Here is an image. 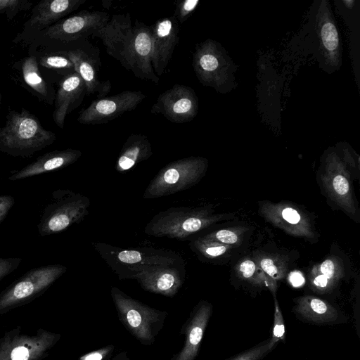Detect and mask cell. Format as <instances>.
I'll return each instance as SVG.
<instances>
[{"instance_id":"obj_1","label":"cell","mask_w":360,"mask_h":360,"mask_svg":"<svg viewBox=\"0 0 360 360\" xmlns=\"http://www.w3.org/2000/svg\"><path fill=\"white\" fill-rule=\"evenodd\" d=\"M56 134L44 129L38 118L26 110L11 111L0 128V151L13 156L30 157L52 144Z\"/></svg>"},{"instance_id":"obj_2","label":"cell","mask_w":360,"mask_h":360,"mask_svg":"<svg viewBox=\"0 0 360 360\" xmlns=\"http://www.w3.org/2000/svg\"><path fill=\"white\" fill-rule=\"evenodd\" d=\"M111 297L119 320L142 345H153L162 330L167 313L152 308L112 287Z\"/></svg>"},{"instance_id":"obj_3","label":"cell","mask_w":360,"mask_h":360,"mask_svg":"<svg viewBox=\"0 0 360 360\" xmlns=\"http://www.w3.org/2000/svg\"><path fill=\"white\" fill-rule=\"evenodd\" d=\"M90 200L70 190L58 189L52 193L37 225L41 236L58 233L80 222L89 213Z\"/></svg>"},{"instance_id":"obj_4","label":"cell","mask_w":360,"mask_h":360,"mask_svg":"<svg viewBox=\"0 0 360 360\" xmlns=\"http://www.w3.org/2000/svg\"><path fill=\"white\" fill-rule=\"evenodd\" d=\"M206 166V160L199 157L185 158L167 164L150 181L143 198H158L189 188L200 180Z\"/></svg>"},{"instance_id":"obj_5","label":"cell","mask_w":360,"mask_h":360,"mask_svg":"<svg viewBox=\"0 0 360 360\" xmlns=\"http://www.w3.org/2000/svg\"><path fill=\"white\" fill-rule=\"evenodd\" d=\"M210 222L202 211L186 207H170L155 215L144 232L155 237L185 240Z\"/></svg>"},{"instance_id":"obj_6","label":"cell","mask_w":360,"mask_h":360,"mask_svg":"<svg viewBox=\"0 0 360 360\" xmlns=\"http://www.w3.org/2000/svg\"><path fill=\"white\" fill-rule=\"evenodd\" d=\"M67 271L61 264L37 267L26 272L0 293V312L28 301L52 285Z\"/></svg>"},{"instance_id":"obj_7","label":"cell","mask_w":360,"mask_h":360,"mask_svg":"<svg viewBox=\"0 0 360 360\" xmlns=\"http://www.w3.org/2000/svg\"><path fill=\"white\" fill-rule=\"evenodd\" d=\"M102 258L118 276L129 268L145 265H183L182 259L171 251L147 248L123 249L94 243Z\"/></svg>"},{"instance_id":"obj_8","label":"cell","mask_w":360,"mask_h":360,"mask_svg":"<svg viewBox=\"0 0 360 360\" xmlns=\"http://www.w3.org/2000/svg\"><path fill=\"white\" fill-rule=\"evenodd\" d=\"M120 279H135L141 287L150 292L172 297L184 283L183 265H145L129 268Z\"/></svg>"},{"instance_id":"obj_9","label":"cell","mask_w":360,"mask_h":360,"mask_svg":"<svg viewBox=\"0 0 360 360\" xmlns=\"http://www.w3.org/2000/svg\"><path fill=\"white\" fill-rule=\"evenodd\" d=\"M60 337L43 329L32 335L9 333L0 341V360H39Z\"/></svg>"},{"instance_id":"obj_10","label":"cell","mask_w":360,"mask_h":360,"mask_svg":"<svg viewBox=\"0 0 360 360\" xmlns=\"http://www.w3.org/2000/svg\"><path fill=\"white\" fill-rule=\"evenodd\" d=\"M145 98L146 95L140 91L125 90L115 95L94 100L80 112L77 121L86 125L108 122L134 110Z\"/></svg>"},{"instance_id":"obj_11","label":"cell","mask_w":360,"mask_h":360,"mask_svg":"<svg viewBox=\"0 0 360 360\" xmlns=\"http://www.w3.org/2000/svg\"><path fill=\"white\" fill-rule=\"evenodd\" d=\"M198 100L193 89L176 84L159 95L151 108V112L160 114L171 122L182 124L194 118Z\"/></svg>"},{"instance_id":"obj_12","label":"cell","mask_w":360,"mask_h":360,"mask_svg":"<svg viewBox=\"0 0 360 360\" xmlns=\"http://www.w3.org/2000/svg\"><path fill=\"white\" fill-rule=\"evenodd\" d=\"M124 68L138 78L158 84L153 68V39L151 27L136 22L128 48Z\"/></svg>"},{"instance_id":"obj_13","label":"cell","mask_w":360,"mask_h":360,"mask_svg":"<svg viewBox=\"0 0 360 360\" xmlns=\"http://www.w3.org/2000/svg\"><path fill=\"white\" fill-rule=\"evenodd\" d=\"M109 20L110 16L105 12L84 10L58 21L41 32L51 40L71 41L92 34Z\"/></svg>"},{"instance_id":"obj_14","label":"cell","mask_w":360,"mask_h":360,"mask_svg":"<svg viewBox=\"0 0 360 360\" xmlns=\"http://www.w3.org/2000/svg\"><path fill=\"white\" fill-rule=\"evenodd\" d=\"M153 68L158 77L162 76L179 42V23L175 17L162 18L151 26Z\"/></svg>"},{"instance_id":"obj_15","label":"cell","mask_w":360,"mask_h":360,"mask_svg":"<svg viewBox=\"0 0 360 360\" xmlns=\"http://www.w3.org/2000/svg\"><path fill=\"white\" fill-rule=\"evenodd\" d=\"M92 35L99 38L108 55L120 61L124 67L133 35L129 13L112 15L104 26L96 30Z\"/></svg>"},{"instance_id":"obj_16","label":"cell","mask_w":360,"mask_h":360,"mask_svg":"<svg viewBox=\"0 0 360 360\" xmlns=\"http://www.w3.org/2000/svg\"><path fill=\"white\" fill-rule=\"evenodd\" d=\"M212 314L210 303L202 300L197 304L181 328V333L185 335L184 345L171 360H195Z\"/></svg>"},{"instance_id":"obj_17","label":"cell","mask_w":360,"mask_h":360,"mask_svg":"<svg viewBox=\"0 0 360 360\" xmlns=\"http://www.w3.org/2000/svg\"><path fill=\"white\" fill-rule=\"evenodd\" d=\"M86 94L85 84L77 72L65 75L60 80L53 112V121L58 127H64L66 116L82 103Z\"/></svg>"},{"instance_id":"obj_18","label":"cell","mask_w":360,"mask_h":360,"mask_svg":"<svg viewBox=\"0 0 360 360\" xmlns=\"http://www.w3.org/2000/svg\"><path fill=\"white\" fill-rule=\"evenodd\" d=\"M86 0H44L35 5L30 19L25 24V30L39 33L77 9Z\"/></svg>"},{"instance_id":"obj_19","label":"cell","mask_w":360,"mask_h":360,"mask_svg":"<svg viewBox=\"0 0 360 360\" xmlns=\"http://www.w3.org/2000/svg\"><path fill=\"white\" fill-rule=\"evenodd\" d=\"M82 155L79 150L68 148L53 150L37 158L8 177L11 181H17L38 174L64 168L75 162Z\"/></svg>"},{"instance_id":"obj_20","label":"cell","mask_w":360,"mask_h":360,"mask_svg":"<svg viewBox=\"0 0 360 360\" xmlns=\"http://www.w3.org/2000/svg\"><path fill=\"white\" fill-rule=\"evenodd\" d=\"M66 53L75 66V72L83 79L88 96L95 94L101 98L110 91V81L99 79L94 63L83 50L77 49Z\"/></svg>"},{"instance_id":"obj_21","label":"cell","mask_w":360,"mask_h":360,"mask_svg":"<svg viewBox=\"0 0 360 360\" xmlns=\"http://www.w3.org/2000/svg\"><path fill=\"white\" fill-rule=\"evenodd\" d=\"M294 313L304 321L316 324H331L340 318V312L327 302L315 297L297 299Z\"/></svg>"},{"instance_id":"obj_22","label":"cell","mask_w":360,"mask_h":360,"mask_svg":"<svg viewBox=\"0 0 360 360\" xmlns=\"http://www.w3.org/2000/svg\"><path fill=\"white\" fill-rule=\"evenodd\" d=\"M152 154V146L148 139L141 134H132L123 144L115 168L120 173L125 172L139 162L148 160Z\"/></svg>"},{"instance_id":"obj_23","label":"cell","mask_w":360,"mask_h":360,"mask_svg":"<svg viewBox=\"0 0 360 360\" xmlns=\"http://www.w3.org/2000/svg\"><path fill=\"white\" fill-rule=\"evenodd\" d=\"M21 70L26 84L38 96L51 103L53 97L50 92L48 84L40 74L36 58L34 56L25 58L22 62Z\"/></svg>"},{"instance_id":"obj_24","label":"cell","mask_w":360,"mask_h":360,"mask_svg":"<svg viewBox=\"0 0 360 360\" xmlns=\"http://www.w3.org/2000/svg\"><path fill=\"white\" fill-rule=\"evenodd\" d=\"M38 64L46 68L67 73V75L75 72V66L66 52L64 54L50 53L42 56Z\"/></svg>"},{"instance_id":"obj_25","label":"cell","mask_w":360,"mask_h":360,"mask_svg":"<svg viewBox=\"0 0 360 360\" xmlns=\"http://www.w3.org/2000/svg\"><path fill=\"white\" fill-rule=\"evenodd\" d=\"M32 4L27 0H0V15L13 19L20 12L30 8Z\"/></svg>"},{"instance_id":"obj_26","label":"cell","mask_w":360,"mask_h":360,"mask_svg":"<svg viewBox=\"0 0 360 360\" xmlns=\"http://www.w3.org/2000/svg\"><path fill=\"white\" fill-rule=\"evenodd\" d=\"M272 349L269 339L226 360H262Z\"/></svg>"},{"instance_id":"obj_27","label":"cell","mask_w":360,"mask_h":360,"mask_svg":"<svg viewBox=\"0 0 360 360\" xmlns=\"http://www.w3.org/2000/svg\"><path fill=\"white\" fill-rule=\"evenodd\" d=\"M274 325L272 335L269 339V345L271 349L280 341L285 339V324L283 316L277 300L274 303Z\"/></svg>"},{"instance_id":"obj_28","label":"cell","mask_w":360,"mask_h":360,"mask_svg":"<svg viewBox=\"0 0 360 360\" xmlns=\"http://www.w3.org/2000/svg\"><path fill=\"white\" fill-rule=\"evenodd\" d=\"M322 41L325 48L334 51L338 46V34L335 26L331 22L325 23L321 29Z\"/></svg>"},{"instance_id":"obj_29","label":"cell","mask_w":360,"mask_h":360,"mask_svg":"<svg viewBox=\"0 0 360 360\" xmlns=\"http://www.w3.org/2000/svg\"><path fill=\"white\" fill-rule=\"evenodd\" d=\"M198 3V0H184L179 1L176 4L174 15L178 22H184L189 15L194 11Z\"/></svg>"},{"instance_id":"obj_30","label":"cell","mask_w":360,"mask_h":360,"mask_svg":"<svg viewBox=\"0 0 360 360\" xmlns=\"http://www.w3.org/2000/svg\"><path fill=\"white\" fill-rule=\"evenodd\" d=\"M21 261L18 257H0V281L16 269Z\"/></svg>"},{"instance_id":"obj_31","label":"cell","mask_w":360,"mask_h":360,"mask_svg":"<svg viewBox=\"0 0 360 360\" xmlns=\"http://www.w3.org/2000/svg\"><path fill=\"white\" fill-rule=\"evenodd\" d=\"M114 349V345H108L84 354L79 360H106L111 356Z\"/></svg>"},{"instance_id":"obj_32","label":"cell","mask_w":360,"mask_h":360,"mask_svg":"<svg viewBox=\"0 0 360 360\" xmlns=\"http://www.w3.org/2000/svg\"><path fill=\"white\" fill-rule=\"evenodd\" d=\"M14 202V198L10 195H0V224L6 217Z\"/></svg>"},{"instance_id":"obj_33","label":"cell","mask_w":360,"mask_h":360,"mask_svg":"<svg viewBox=\"0 0 360 360\" xmlns=\"http://www.w3.org/2000/svg\"><path fill=\"white\" fill-rule=\"evenodd\" d=\"M213 236L216 240L225 244L231 245L238 241L237 235L233 231L226 229L217 231Z\"/></svg>"},{"instance_id":"obj_34","label":"cell","mask_w":360,"mask_h":360,"mask_svg":"<svg viewBox=\"0 0 360 360\" xmlns=\"http://www.w3.org/2000/svg\"><path fill=\"white\" fill-rule=\"evenodd\" d=\"M333 187L336 193L340 195H346L349 191L348 181L344 176H336L333 181Z\"/></svg>"},{"instance_id":"obj_35","label":"cell","mask_w":360,"mask_h":360,"mask_svg":"<svg viewBox=\"0 0 360 360\" xmlns=\"http://www.w3.org/2000/svg\"><path fill=\"white\" fill-rule=\"evenodd\" d=\"M282 217L285 221L294 224H297L300 220L299 213L290 207H286L283 210Z\"/></svg>"},{"instance_id":"obj_36","label":"cell","mask_w":360,"mask_h":360,"mask_svg":"<svg viewBox=\"0 0 360 360\" xmlns=\"http://www.w3.org/2000/svg\"><path fill=\"white\" fill-rule=\"evenodd\" d=\"M255 264L251 260L244 261L240 266V271L244 278H251L255 271Z\"/></svg>"},{"instance_id":"obj_37","label":"cell","mask_w":360,"mask_h":360,"mask_svg":"<svg viewBox=\"0 0 360 360\" xmlns=\"http://www.w3.org/2000/svg\"><path fill=\"white\" fill-rule=\"evenodd\" d=\"M321 274L324 275L329 281L333 278L335 275L334 263L330 260L324 261L320 267Z\"/></svg>"},{"instance_id":"obj_38","label":"cell","mask_w":360,"mask_h":360,"mask_svg":"<svg viewBox=\"0 0 360 360\" xmlns=\"http://www.w3.org/2000/svg\"><path fill=\"white\" fill-rule=\"evenodd\" d=\"M261 267L271 277H275L278 274L276 266L274 265V262L269 258H264L261 261Z\"/></svg>"},{"instance_id":"obj_39","label":"cell","mask_w":360,"mask_h":360,"mask_svg":"<svg viewBox=\"0 0 360 360\" xmlns=\"http://www.w3.org/2000/svg\"><path fill=\"white\" fill-rule=\"evenodd\" d=\"M289 281L292 286L300 287L304 283V278L300 272H293L290 275Z\"/></svg>"},{"instance_id":"obj_40","label":"cell","mask_w":360,"mask_h":360,"mask_svg":"<svg viewBox=\"0 0 360 360\" xmlns=\"http://www.w3.org/2000/svg\"><path fill=\"white\" fill-rule=\"evenodd\" d=\"M313 283L316 288L324 289L328 287L329 280L324 275L319 274L314 278Z\"/></svg>"},{"instance_id":"obj_41","label":"cell","mask_w":360,"mask_h":360,"mask_svg":"<svg viewBox=\"0 0 360 360\" xmlns=\"http://www.w3.org/2000/svg\"><path fill=\"white\" fill-rule=\"evenodd\" d=\"M1 94L0 93V105H1Z\"/></svg>"}]
</instances>
